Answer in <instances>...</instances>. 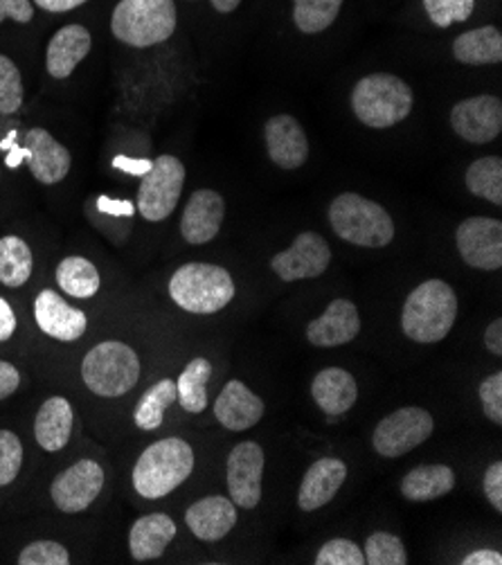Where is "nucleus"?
Here are the masks:
<instances>
[{
	"instance_id": "f257e3e1",
	"label": "nucleus",
	"mask_w": 502,
	"mask_h": 565,
	"mask_svg": "<svg viewBox=\"0 0 502 565\" xmlns=\"http://www.w3.org/2000/svg\"><path fill=\"white\" fill-rule=\"evenodd\" d=\"M458 320V296L441 279H428L406 298L402 329L415 343L432 345L451 333Z\"/></svg>"
},
{
	"instance_id": "f03ea898",
	"label": "nucleus",
	"mask_w": 502,
	"mask_h": 565,
	"mask_svg": "<svg viewBox=\"0 0 502 565\" xmlns=\"http://www.w3.org/2000/svg\"><path fill=\"white\" fill-rule=\"evenodd\" d=\"M194 471V450L181 437H164L142 450L133 467V487L147 500L179 489Z\"/></svg>"
},
{
	"instance_id": "7ed1b4c3",
	"label": "nucleus",
	"mask_w": 502,
	"mask_h": 565,
	"mask_svg": "<svg viewBox=\"0 0 502 565\" xmlns=\"http://www.w3.org/2000/svg\"><path fill=\"white\" fill-rule=\"evenodd\" d=\"M329 223L341 239L361 248H385L395 239V221L387 210L354 192L331 201Z\"/></svg>"
},
{
	"instance_id": "20e7f679",
	"label": "nucleus",
	"mask_w": 502,
	"mask_h": 565,
	"mask_svg": "<svg viewBox=\"0 0 502 565\" xmlns=\"http://www.w3.org/2000/svg\"><path fill=\"white\" fill-rule=\"evenodd\" d=\"M413 106V88L389 73L367 75L352 90L354 116L370 129H389L404 122Z\"/></svg>"
},
{
	"instance_id": "39448f33",
	"label": "nucleus",
	"mask_w": 502,
	"mask_h": 565,
	"mask_svg": "<svg viewBox=\"0 0 502 565\" xmlns=\"http://www.w3.org/2000/svg\"><path fill=\"white\" fill-rule=\"evenodd\" d=\"M237 294L233 275L214 264H183L170 279L172 300L188 313H216L226 309Z\"/></svg>"
},
{
	"instance_id": "423d86ee",
	"label": "nucleus",
	"mask_w": 502,
	"mask_h": 565,
	"mask_svg": "<svg viewBox=\"0 0 502 565\" xmlns=\"http://www.w3.org/2000/svg\"><path fill=\"white\" fill-rule=\"evenodd\" d=\"M174 0H120L110 17V32L129 47H153L177 30Z\"/></svg>"
},
{
	"instance_id": "0eeeda50",
	"label": "nucleus",
	"mask_w": 502,
	"mask_h": 565,
	"mask_svg": "<svg viewBox=\"0 0 502 565\" xmlns=\"http://www.w3.org/2000/svg\"><path fill=\"white\" fill-rule=\"evenodd\" d=\"M82 379L97 397H122L140 381V359L127 343L104 341L84 356Z\"/></svg>"
},
{
	"instance_id": "6e6552de",
	"label": "nucleus",
	"mask_w": 502,
	"mask_h": 565,
	"mask_svg": "<svg viewBox=\"0 0 502 565\" xmlns=\"http://www.w3.org/2000/svg\"><path fill=\"white\" fill-rule=\"evenodd\" d=\"M185 188V164L177 156H160L151 162L149 172L138 188L136 207L142 218L158 223L170 218Z\"/></svg>"
},
{
	"instance_id": "1a4fd4ad",
	"label": "nucleus",
	"mask_w": 502,
	"mask_h": 565,
	"mask_svg": "<svg viewBox=\"0 0 502 565\" xmlns=\"http://www.w3.org/2000/svg\"><path fill=\"white\" fill-rule=\"evenodd\" d=\"M435 430V419L428 411L408 406L383 417L372 435L374 450L383 458H402L419 444H424Z\"/></svg>"
},
{
	"instance_id": "9d476101",
	"label": "nucleus",
	"mask_w": 502,
	"mask_h": 565,
	"mask_svg": "<svg viewBox=\"0 0 502 565\" xmlns=\"http://www.w3.org/2000/svg\"><path fill=\"white\" fill-rule=\"evenodd\" d=\"M456 246L471 268L498 270L502 266V223L489 216L464 218L456 231Z\"/></svg>"
},
{
	"instance_id": "9b49d317",
	"label": "nucleus",
	"mask_w": 502,
	"mask_h": 565,
	"mask_svg": "<svg viewBox=\"0 0 502 565\" xmlns=\"http://www.w3.org/2000/svg\"><path fill=\"white\" fill-rule=\"evenodd\" d=\"M104 489V469L95 460H79L52 480L50 495L64 514H79L97 500Z\"/></svg>"
},
{
	"instance_id": "f8f14e48",
	"label": "nucleus",
	"mask_w": 502,
	"mask_h": 565,
	"mask_svg": "<svg viewBox=\"0 0 502 565\" xmlns=\"http://www.w3.org/2000/svg\"><path fill=\"white\" fill-rule=\"evenodd\" d=\"M451 127L471 145L495 140L502 131V99L495 95H476L458 102L451 110Z\"/></svg>"
},
{
	"instance_id": "ddd939ff",
	"label": "nucleus",
	"mask_w": 502,
	"mask_h": 565,
	"mask_svg": "<svg viewBox=\"0 0 502 565\" xmlns=\"http://www.w3.org/2000/svg\"><path fill=\"white\" fill-rule=\"evenodd\" d=\"M331 264V248L318 233H302L296 237L291 248L273 255L270 268L282 281L313 279L327 273Z\"/></svg>"
},
{
	"instance_id": "4468645a",
	"label": "nucleus",
	"mask_w": 502,
	"mask_h": 565,
	"mask_svg": "<svg viewBox=\"0 0 502 565\" xmlns=\"http://www.w3.org/2000/svg\"><path fill=\"white\" fill-rule=\"evenodd\" d=\"M264 450L257 441L237 444L228 456V491L231 500L244 510H255L261 500Z\"/></svg>"
},
{
	"instance_id": "2eb2a0df",
	"label": "nucleus",
	"mask_w": 502,
	"mask_h": 565,
	"mask_svg": "<svg viewBox=\"0 0 502 565\" xmlns=\"http://www.w3.org/2000/svg\"><path fill=\"white\" fill-rule=\"evenodd\" d=\"M23 160H28L32 177L43 185L62 183L73 164L71 151L41 127H34L25 134Z\"/></svg>"
},
{
	"instance_id": "dca6fc26",
	"label": "nucleus",
	"mask_w": 502,
	"mask_h": 565,
	"mask_svg": "<svg viewBox=\"0 0 502 565\" xmlns=\"http://www.w3.org/2000/svg\"><path fill=\"white\" fill-rule=\"evenodd\" d=\"M34 320L54 341L75 343L86 333L88 318L82 309L71 307L57 291L43 289L34 300Z\"/></svg>"
},
{
	"instance_id": "f3484780",
	"label": "nucleus",
	"mask_w": 502,
	"mask_h": 565,
	"mask_svg": "<svg viewBox=\"0 0 502 565\" xmlns=\"http://www.w3.org/2000/svg\"><path fill=\"white\" fill-rule=\"evenodd\" d=\"M266 138V151L273 164L280 169H300L309 158V138L302 129V125L282 113V116H275L264 127Z\"/></svg>"
},
{
	"instance_id": "a211bd4d",
	"label": "nucleus",
	"mask_w": 502,
	"mask_h": 565,
	"mask_svg": "<svg viewBox=\"0 0 502 565\" xmlns=\"http://www.w3.org/2000/svg\"><path fill=\"white\" fill-rule=\"evenodd\" d=\"M226 218V201L214 190H196L181 216V235L192 246L212 242Z\"/></svg>"
},
{
	"instance_id": "6ab92c4d",
	"label": "nucleus",
	"mask_w": 502,
	"mask_h": 565,
	"mask_svg": "<svg viewBox=\"0 0 502 565\" xmlns=\"http://www.w3.org/2000/svg\"><path fill=\"white\" fill-rule=\"evenodd\" d=\"M361 333V316L354 302L333 300L320 318L307 324V341L316 348H339L352 343Z\"/></svg>"
},
{
	"instance_id": "aec40b11",
	"label": "nucleus",
	"mask_w": 502,
	"mask_h": 565,
	"mask_svg": "<svg viewBox=\"0 0 502 565\" xmlns=\"http://www.w3.org/2000/svg\"><path fill=\"white\" fill-rule=\"evenodd\" d=\"M214 417L228 430L242 433L257 426L264 417V402L244 383L228 381L214 402Z\"/></svg>"
},
{
	"instance_id": "412c9836",
	"label": "nucleus",
	"mask_w": 502,
	"mask_h": 565,
	"mask_svg": "<svg viewBox=\"0 0 502 565\" xmlns=\"http://www.w3.org/2000/svg\"><path fill=\"white\" fill-rule=\"evenodd\" d=\"M93 47V34L84 25H64L52 34L45 50V68L54 79H66L86 60Z\"/></svg>"
},
{
	"instance_id": "4be33fe9",
	"label": "nucleus",
	"mask_w": 502,
	"mask_h": 565,
	"mask_svg": "<svg viewBox=\"0 0 502 565\" xmlns=\"http://www.w3.org/2000/svg\"><path fill=\"white\" fill-rule=\"evenodd\" d=\"M185 525L199 541L205 543L226 539L237 525V504L223 495L201 498L188 510Z\"/></svg>"
},
{
	"instance_id": "5701e85b",
	"label": "nucleus",
	"mask_w": 502,
	"mask_h": 565,
	"mask_svg": "<svg viewBox=\"0 0 502 565\" xmlns=\"http://www.w3.org/2000/svg\"><path fill=\"white\" fill-rule=\"evenodd\" d=\"M348 478V467L339 458H320L313 462L300 484L298 493V504L305 512H316L320 507L329 504L341 487L345 484Z\"/></svg>"
},
{
	"instance_id": "b1692460",
	"label": "nucleus",
	"mask_w": 502,
	"mask_h": 565,
	"mask_svg": "<svg viewBox=\"0 0 502 565\" xmlns=\"http://www.w3.org/2000/svg\"><path fill=\"white\" fill-rule=\"evenodd\" d=\"M311 397L318 408L329 415H345L359 399L356 379L343 367H324L311 383Z\"/></svg>"
},
{
	"instance_id": "393cba45",
	"label": "nucleus",
	"mask_w": 502,
	"mask_h": 565,
	"mask_svg": "<svg viewBox=\"0 0 502 565\" xmlns=\"http://www.w3.org/2000/svg\"><path fill=\"white\" fill-rule=\"evenodd\" d=\"M75 411L68 399L64 397H50L39 408L34 417V437L36 444L47 450V454H57L62 450L73 435Z\"/></svg>"
},
{
	"instance_id": "a878e982",
	"label": "nucleus",
	"mask_w": 502,
	"mask_h": 565,
	"mask_svg": "<svg viewBox=\"0 0 502 565\" xmlns=\"http://www.w3.org/2000/svg\"><path fill=\"white\" fill-rule=\"evenodd\" d=\"M177 536V523L167 514H147L138 519L129 532V552L133 561L145 563L164 554Z\"/></svg>"
},
{
	"instance_id": "bb28decb",
	"label": "nucleus",
	"mask_w": 502,
	"mask_h": 565,
	"mask_svg": "<svg viewBox=\"0 0 502 565\" xmlns=\"http://www.w3.org/2000/svg\"><path fill=\"white\" fill-rule=\"evenodd\" d=\"M453 56L464 66H489L502 62V34L493 25H482L453 41Z\"/></svg>"
},
{
	"instance_id": "cd10ccee",
	"label": "nucleus",
	"mask_w": 502,
	"mask_h": 565,
	"mask_svg": "<svg viewBox=\"0 0 502 565\" xmlns=\"http://www.w3.org/2000/svg\"><path fill=\"white\" fill-rule=\"evenodd\" d=\"M456 487V473L446 465H421L415 467L402 480L404 498L413 502H428L437 500L446 493H451Z\"/></svg>"
},
{
	"instance_id": "c85d7f7f",
	"label": "nucleus",
	"mask_w": 502,
	"mask_h": 565,
	"mask_svg": "<svg viewBox=\"0 0 502 565\" xmlns=\"http://www.w3.org/2000/svg\"><path fill=\"white\" fill-rule=\"evenodd\" d=\"M32 268L34 255L21 237H0V285L8 289H21L32 277Z\"/></svg>"
},
{
	"instance_id": "c756f323",
	"label": "nucleus",
	"mask_w": 502,
	"mask_h": 565,
	"mask_svg": "<svg viewBox=\"0 0 502 565\" xmlns=\"http://www.w3.org/2000/svg\"><path fill=\"white\" fill-rule=\"evenodd\" d=\"M54 275H57L60 289L79 300L93 298L102 287V277H99V270L95 268V264L79 255H71V257L62 259L57 266V273Z\"/></svg>"
},
{
	"instance_id": "7c9ffc66",
	"label": "nucleus",
	"mask_w": 502,
	"mask_h": 565,
	"mask_svg": "<svg viewBox=\"0 0 502 565\" xmlns=\"http://www.w3.org/2000/svg\"><path fill=\"white\" fill-rule=\"evenodd\" d=\"M179 399L177 394V381L162 379L156 385H151L133 411V422L140 430H156L160 428L164 419V411L170 408Z\"/></svg>"
},
{
	"instance_id": "2f4dec72",
	"label": "nucleus",
	"mask_w": 502,
	"mask_h": 565,
	"mask_svg": "<svg viewBox=\"0 0 502 565\" xmlns=\"http://www.w3.org/2000/svg\"><path fill=\"white\" fill-rule=\"evenodd\" d=\"M212 376V363L207 359H194L181 372L177 381V394L183 411L199 415L207 408V381Z\"/></svg>"
},
{
	"instance_id": "473e14b6",
	"label": "nucleus",
	"mask_w": 502,
	"mask_h": 565,
	"mask_svg": "<svg viewBox=\"0 0 502 565\" xmlns=\"http://www.w3.org/2000/svg\"><path fill=\"white\" fill-rule=\"evenodd\" d=\"M467 190L473 196L491 201L493 205L502 203V160L498 156L478 158L467 169Z\"/></svg>"
},
{
	"instance_id": "72a5a7b5",
	"label": "nucleus",
	"mask_w": 502,
	"mask_h": 565,
	"mask_svg": "<svg viewBox=\"0 0 502 565\" xmlns=\"http://www.w3.org/2000/svg\"><path fill=\"white\" fill-rule=\"evenodd\" d=\"M345 0H293V21L305 34H320L339 19Z\"/></svg>"
},
{
	"instance_id": "f704fd0d",
	"label": "nucleus",
	"mask_w": 502,
	"mask_h": 565,
	"mask_svg": "<svg viewBox=\"0 0 502 565\" xmlns=\"http://www.w3.org/2000/svg\"><path fill=\"white\" fill-rule=\"evenodd\" d=\"M365 563L370 565H406L408 552L399 536L389 532H374L365 541Z\"/></svg>"
},
{
	"instance_id": "c9c22d12",
	"label": "nucleus",
	"mask_w": 502,
	"mask_h": 565,
	"mask_svg": "<svg viewBox=\"0 0 502 565\" xmlns=\"http://www.w3.org/2000/svg\"><path fill=\"white\" fill-rule=\"evenodd\" d=\"M23 106V77L10 56L0 54V116H14Z\"/></svg>"
},
{
	"instance_id": "e433bc0d",
	"label": "nucleus",
	"mask_w": 502,
	"mask_h": 565,
	"mask_svg": "<svg viewBox=\"0 0 502 565\" xmlns=\"http://www.w3.org/2000/svg\"><path fill=\"white\" fill-rule=\"evenodd\" d=\"M424 10L437 28H451L471 19L476 0H424Z\"/></svg>"
},
{
	"instance_id": "4c0bfd02",
	"label": "nucleus",
	"mask_w": 502,
	"mask_h": 565,
	"mask_svg": "<svg viewBox=\"0 0 502 565\" xmlns=\"http://www.w3.org/2000/svg\"><path fill=\"white\" fill-rule=\"evenodd\" d=\"M23 467V444L17 433L0 430V487L12 484Z\"/></svg>"
},
{
	"instance_id": "58836bf2",
	"label": "nucleus",
	"mask_w": 502,
	"mask_h": 565,
	"mask_svg": "<svg viewBox=\"0 0 502 565\" xmlns=\"http://www.w3.org/2000/svg\"><path fill=\"white\" fill-rule=\"evenodd\" d=\"M19 565H68L71 552L57 541H34L19 554Z\"/></svg>"
},
{
	"instance_id": "ea45409f",
	"label": "nucleus",
	"mask_w": 502,
	"mask_h": 565,
	"mask_svg": "<svg viewBox=\"0 0 502 565\" xmlns=\"http://www.w3.org/2000/svg\"><path fill=\"white\" fill-rule=\"evenodd\" d=\"M316 565H363V550L348 539H333L324 543L316 554Z\"/></svg>"
},
{
	"instance_id": "a19ab883",
	"label": "nucleus",
	"mask_w": 502,
	"mask_h": 565,
	"mask_svg": "<svg viewBox=\"0 0 502 565\" xmlns=\"http://www.w3.org/2000/svg\"><path fill=\"white\" fill-rule=\"evenodd\" d=\"M482 413L493 424H502V372H493L480 383Z\"/></svg>"
},
{
	"instance_id": "79ce46f5",
	"label": "nucleus",
	"mask_w": 502,
	"mask_h": 565,
	"mask_svg": "<svg viewBox=\"0 0 502 565\" xmlns=\"http://www.w3.org/2000/svg\"><path fill=\"white\" fill-rule=\"evenodd\" d=\"M482 489L487 500L491 502V507L495 512H502V462H493L487 471H484V480H482Z\"/></svg>"
},
{
	"instance_id": "37998d69",
	"label": "nucleus",
	"mask_w": 502,
	"mask_h": 565,
	"mask_svg": "<svg viewBox=\"0 0 502 565\" xmlns=\"http://www.w3.org/2000/svg\"><path fill=\"white\" fill-rule=\"evenodd\" d=\"M12 19L21 25L34 19V3L32 0H0V23Z\"/></svg>"
},
{
	"instance_id": "c03bdc74",
	"label": "nucleus",
	"mask_w": 502,
	"mask_h": 565,
	"mask_svg": "<svg viewBox=\"0 0 502 565\" xmlns=\"http://www.w3.org/2000/svg\"><path fill=\"white\" fill-rule=\"evenodd\" d=\"M19 385H21V372L12 363L0 359V402L12 397V394L19 390Z\"/></svg>"
},
{
	"instance_id": "a18cd8bd",
	"label": "nucleus",
	"mask_w": 502,
	"mask_h": 565,
	"mask_svg": "<svg viewBox=\"0 0 502 565\" xmlns=\"http://www.w3.org/2000/svg\"><path fill=\"white\" fill-rule=\"evenodd\" d=\"M14 331H17V316L10 307V302L0 298V343L10 341Z\"/></svg>"
},
{
	"instance_id": "49530a36",
	"label": "nucleus",
	"mask_w": 502,
	"mask_h": 565,
	"mask_svg": "<svg viewBox=\"0 0 502 565\" xmlns=\"http://www.w3.org/2000/svg\"><path fill=\"white\" fill-rule=\"evenodd\" d=\"M32 3L50 14H64L82 8L84 3H88V0H32Z\"/></svg>"
},
{
	"instance_id": "de8ad7c7",
	"label": "nucleus",
	"mask_w": 502,
	"mask_h": 565,
	"mask_svg": "<svg viewBox=\"0 0 502 565\" xmlns=\"http://www.w3.org/2000/svg\"><path fill=\"white\" fill-rule=\"evenodd\" d=\"M484 345H487V350L491 354H495V356L502 354V320L500 318H495L487 327V331H484Z\"/></svg>"
},
{
	"instance_id": "09e8293b",
	"label": "nucleus",
	"mask_w": 502,
	"mask_h": 565,
	"mask_svg": "<svg viewBox=\"0 0 502 565\" xmlns=\"http://www.w3.org/2000/svg\"><path fill=\"white\" fill-rule=\"evenodd\" d=\"M97 207L106 214H118V216H131L133 214V205L129 201H120V199H106L99 196Z\"/></svg>"
},
{
	"instance_id": "8fccbe9b",
	"label": "nucleus",
	"mask_w": 502,
	"mask_h": 565,
	"mask_svg": "<svg viewBox=\"0 0 502 565\" xmlns=\"http://www.w3.org/2000/svg\"><path fill=\"white\" fill-rule=\"evenodd\" d=\"M462 563L464 565H500L502 554L495 552V550H476V552L467 554Z\"/></svg>"
},
{
	"instance_id": "3c124183",
	"label": "nucleus",
	"mask_w": 502,
	"mask_h": 565,
	"mask_svg": "<svg viewBox=\"0 0 502 565\" xmlns=\"http://www.w3.org/2000/svg\"><path fill=\"white\" fill-rule=\"evenodd\" d=\"M114 164H116L118 169H125V172H129V174H140V177H145V174L149 172V167H151L149 160H129V158H125V156H118V158L114 160Z\"/></svg>"
},
{
	"instance_id": "603ef678",
	"label": "nucleus",
	"mask_w": 502,
	"mask_h": 565,
	"mask_svg": "<svg viewBox=\"0 0 502 565\" xmlns=\"http://www.w3.org/2000/svg\"><path fill=\"white\" fill-rule=\"evenodd\" d=\"M210 3H212V8H214L216 12L231 14V12H235V10L242 6V0H210Z\"/></svg>"
}]
</instances>
